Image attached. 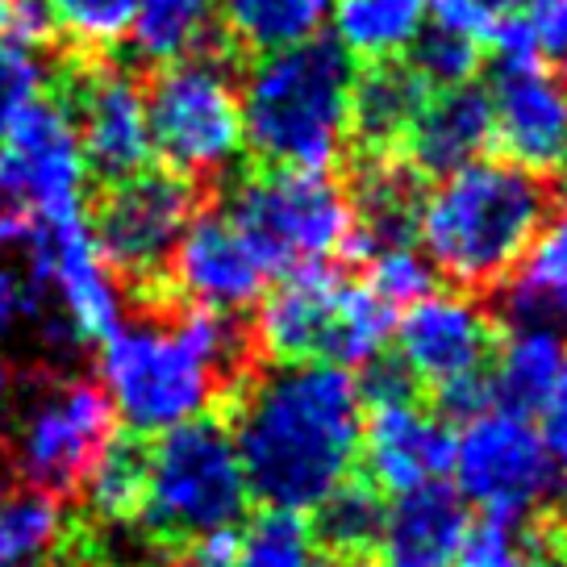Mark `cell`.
<instances>
[{
    "label": "cell",
    "instance_id": "cell-1",
    "mask_svg": "<svg viewBox=\"0 0 567 567\" xmlns=\"http://www.w3.org/2000/svg\"><path fill=\"white\" fill-rule=\"evenodd\" d=\"M122 309L130 318L101 342V384L134 434L159 439L243 392L255 338L234 313L184 305L167 288L122 297Z\"/></svg>",
    "mask_w": 567,
    "mask_h": 567
},
{
    "label": "cell",
    "instance_id": "cell-2",
    "mask_svg": "<svg viewBox=\"0 0 567 567\" xmlns=\"http://www.w3.org/2000/svg\"><path fill=\"white\" fill-rule=\"evenodd\" d=\"M234 446L250 496L267 509L309 514L354 472L363 392L334 363H276L230 401Z\"/></svg>",
    "mask_w": 567,
    "mask_h": 567
},
{
    "label": "cell",
    "instance_id": "cell-3",
    "mask_svg": "<svg viewBox=\"0 0 567 567\" xmlns=\"http://www.w3.org/2000/svg\"><path fill=\"white\" fill-rule=\"evenodd\" d=\"M550 213L543 176L509 159H472L439 176L417 205V238L439 276L463 288L501 284Z\"/></svg>",
    "mask_w": 567,
    "mask_h": 567
},
{
    "label": "cell",
    "instance_id": "cell-4",
    "mask_svg": "<svg viewBox=\"0 0 567 567\" xmlns=\"http://www.w3.org/2000/svg\"><path fill=\"white\" fill-rule=\"evenodd\" d=\"M117 434V409L96 375L63 363L9 372L0 392V463L21 488L80 501L96 460Z\"/></svg>",
    "mask_w": 567,
    "mask_h": 567
},
{
    "label": "cell",
    "instance_id": "cell-5",
    "mask_svg": "<svg viewBox=\"0 0 567 567\" xmlns=\"http://www.w3.org/2000/svg\"><path fill=\"white\" fill-rule=\"evenodd\" d=\"M354 59L338 42L264 54L238 84L243 142L288 172H330L351 138Z\"/></svg>",
    "mask_w": 567,
    "mask_h": 567
},
{
    "label": "cell",
    "instance_id": "cell-6",
    "mask_svg": "<svg viewBox=\"0 0 567 567\" xmlns=\"http://www.w3.org/2000/svg\"><path fill=\"white\" fill-rule=\"evenodd\" d=\"M247 472L221 417L205 413L151 443L138 526L159 564L172 567L200 538L234 530L247 517Z\"/></svg>",
    "mask_w": 567,
    "mask_h": 567
},
{
    "label": "cell",
    "instance_id": "cell-7",
    "mask_svg": "<svg viewBox=\"0 0 567 567\" xmlns=\"http://www.w3.org/2000/svg\"><path fill=\"white\" fill-rule=\"evenodd\" d=\"M151 146L167 159V172L188 184H217L238 167L243 142V101L238 75L226 51L209 42L205 51L176 63L151 68L142 80Z\"/></svg>",
    "mask_w": 567,
    "mask_h": 567
},
{
    "label": "cell",
    "instance_id": "cell-8",
    "mask_svg": "<svg viewBox=\"0 0 567 567\" xmlns=\"http://www.w3.org/2000/svg\"><path fill=\"white\" fill-rule=\"evenodd\" d=\"M226 217L259 255L267 276L359 255L354 200L330 172L267 167L264 176L234 184Z\"/></svg>",
    "mask_w": 567,
    "mask_h": 567
},
{
    "label": "cell",
    "instance_id": "cell-9",
    "mask_svg": "<svg viewBox=\"0 0 567 567\" xmlns=\"http://www.w3.org/2000/svg\"><path fill=\"white\" fill-rule=\"evenodd\" d=\"M196 213V184L167 167H146L117 184H96L84 205V226L122 297H138L167 288V264Z\"/></svg>",
    "mask_w": 567,
    "mask_h": 567
},
{
    "label": "cell",
    "instance_id": "cell-10",
    "mask_svg": "<svg viewBox=\"0 0 567 567\" xmlns=\"http://www.w3.org/2000/svg\"><path fill=\"white\" fill-rule=\"evenodd\" d=\"M455 493L480 505L488 517L526 522L559 488V467L538 425L509 409H484L463 422L451 446Z\"/></svg>",
    "mask_w": 567,
    "mask_h": 567
},
{
    "label": "cell",
    "instance_id": "cell-11",
    "mask_svg": "<svg viewBox=\"0 0 567 567\" xmlns=\"http://www.w3.org/2000/svg\"><path fill=\"white\" fill-rule=\"evenodd\" d=\"M359 392H363L359 455L375 493H413L451 472L455 434L446 430L443 417L417 405L401 368H375L372 380L359 384Z\"/></svg>",
    "mask_w": 567,
    "mask_h": 567
},
{
    "label": "cell",
    "instance_id": "cell-12",
    "mask_svg": "<svg viewBox=\"0 0 567 567\" xmlns=\"http://www.w3.org/2000/svg\"><path fill=\"white\" fill-rule=\"evenodd\" d=\"M0 179L25 200L42 221H63L84 213V159L68 109L51 92L21 109L0 151Z\"/></svg>",
    "mask_w": 567,
    "mask_h": 567
},
{
    "label": "cell",
    "instance_id": "cell-13",
    "mask_svg": "<svg viewBox=\"0 0 567 567\" xmlns=\"http://www.w3.org/2000/svg\"><path fill=\"white\" fill-rule=\"evenodd\" d=\"M396 368L430 389L480 375L496 347L488 309L472 292H430L392 321Z\"/></svg>",
    "mask_w": 567,
    "mask_h": 567
},
{
    "label": "cell",
    "instance_id": "cell-14",
    "mask_svg": "<svg viewBox=\"0 0 567 567\" xmlns=\"http://www.w3.org/2000/svg\"><path fill=\"white\" fill-rule=\"evenodd\" d=\"M264 288L267 267L230 217L217 209L196 213L167 264V292L196 309L243 313L264 297Z\"/></svg>",
    "mask_w": 567,
    "mask_h": 567
},
{
    "label": "cell",
    "instance_id": "cell-15",
    "mask_svg": "<svg viewBox=\"0 0 567 567\" xmlns=\"http://www.w3.org/2000/svg\"><path fill=\"white\" fill-rule=\"evenodd\" d=\"M493 142L505 146V159L547 176L567 163V92L543 59L501 63L488 89Z\"/></svg>",
    "mask_w": 567,
    "mask_h": 567
},
{
    "label": "cell",
    "instance_id": "cell-16",
    "mask_svg": "<svg viewBox=\"0 0 567 567\" xmlns=\"http://www.w3.org/2000/svg\"><path fill=\"white\" fill-rule=\"evenodd\" d=\"M342 284L347 280L330 264L284 271L255 301L259 305L250 326L255 351H264L276 363H313V359L326 363Z\"/></svg>",
    "mask_w": 567,
    "mask_h": 567
},
{
    "label": "cell",
    "instance_id": "cell-17",
    "mask_svg": "<svg viewBox=\"0 0 567 567\" xmlns=\"http://www.w3.org/2000/svg\"><path fill=\"white\" fill-rule=\"evenodd\" d=\"M467 526V501L451 484L434 480L413 493L392 496L375 550L384 555V567H451Z\"/></svg>",
    "mask_w": 567,
    "mask_h": 567
},
{
    "label": "cell",
    "instance_id": "cell-18",
    "mask_svg": "<svg viewBox=\"0 0 567 567\" xmlns=\"http://www.w3.org/2000/svg\"><path fill=\"white\" fill-rule=\"evenodd\" d=\"M488 142H493L488 92H480L476 84H463V89L425 96V105L417 109L401 146L409 151L413 172L446 176V172H460L463 163L484 159Z\"/></svg>",
    "mask_w": 567,
    "mask_h": 567
},
{
    "label": "cell",
    "instance_id": "cell-19",
    "mask_svg": "<svg viewBox=\"0 0 567 567\" xmlns=\"http://www.w3.org/2000/svg\"><path fill=\"white\" fill-rule=\"evenodd\" d=\"M501 309L514 326H522V321H543V326L567 321V205L543 217L526 255L505 276Z\"/></svg>",
    "mask_w": 567,
    "mask_h": 567
},
{
    "label": "cell",
    "instance_id": "cell-20",
    "mask_svg": "<svg viewBox=\"0 0 567 567\" xmlns=\"http://www.w3.org/2000/svg\"><path fill=\"white\" fill-rule=\"evenodd\" d=\"M564 338L555 326H543V321H522L514 326L496 351V368L488 375L493 384V405L509 409V413H522L530 417L543 409L550 384L559 375V363H564Z\"/></svg>",
    "mask_w": 567,
    "mask_h": 567
},
{
    "label": "cell",
    "instance_id": "cell-21",
    "mask_svg": "<svg viewBox=\"0 0 567 567\" xmlns=\"http://www.w3.org/2000/svg\"><path fill=\"white\" fill-rule=\"evenodd\" d=\"M217 21L230 47L264 59L318 42L330 25V0H217Z\"/></svg>",
    "mask_w": 567,
    "mask_h": 567
},
{
    "label": "cell",
    "instance_id": "cell-22",
    "mask_svg": "<svg viewBox=\"0 0 567 567\" xmlns=\"http://www.w3.org/2000/svg\"><path fill=\"white\" fill-rule=\"evenodd\" d=\"M334 42L363 63H396L425 30V0H330Z\"/></svg>",
    "mask_w": 567,
    "mask_h": 567
},
{
    "label": "cell",
    "instance_id": "cell-23",
    "mask_svg": "<svg viewBox=\"0 0 567 567\" xmlns=\"http://www.w3.org/2000/svg\"><path fill=\"white\" fill-rule=\"evenodd\" d=\"M425 105V84L401 63H380L363 80H354L351 134L375 159L405 142L409 125Z\"/></svg>",
    "mask_w": 567,
    "mask_h": 567
},
{
    "label": "cell",
    "instance_id": "cell-24",
    "mask_svg": "<svg viewBox=\"0 0 567 567\" xmlns=\"http://www.w3.org/2000/svg\"><path fill=\"white\" fill-rule=\"evenodd\" d=\"M146 455H151V439H142L134 430L109 439L105 455L96 460L89 484L80 493L84 517L96 522L101 530L138 522L142 496H146Z\"/></svg>",
    "mask_w": 567,
    "mask_h": 567
},
{
    "label": "cell",
    "instance_id": "cell-25",
    "mask_svg": "<svg viewBox=\"0 0 567 567\" xmlns=\"http://www.w3.org/2000/svg\"><path fill=\"white\" fill-rule=\"evenodd\" d=\"M217 25V0H138L130 54L142 68H163L184 54L205 51Z\"/></svg>",
    "mask_w": 567,
    "mask_h": 567
},
{
    "label": "cell",
    "instance_id": "cell-26",
    "mask_svg": "<svg viewBox=\"0 0 567 567\" xmlns=\"http://www.w3.org/2000/svg\"><path fill=\"white\" fill-rule=\"evenodd\" d=\"M68 526L63 501L38 488H0V567L42 564Z\"/></svg>",
    "mask_w": 567,
    "mask_h": 567
},
{
    "label": "cell",
    "instance_id": "cell-27",
    "mask_svg": "<svg viewBox=\"0 0 567 567\" xmlns=\"http://www.w3.org/2000/svg\"><path fill=\"white\" fill-rule=\"evenodd\" d=\"M380 526H384V505L372 484H342L334 496H326L318 505V526L313 538L338 559L351 564H368V550L380 543Z\"/></svg>",
    "mask_w": 567,
    "mask_h": 567
},
{
    "label": "cell",
    "instance_id": "cell-28",
    "mask_svg": "<svg viewBox=\"0 0 567 567\" xmlns=\"http://www.w3.org/2000/svg\"><path fill=\"white\" fill-rule=\"evenodd\" d=\"M389 342H392L389 305L375 301L363 284H342L334 330H330V347H326V363L347 368V372H354V368H375Z\"/></svg>",
    "mask_w": 567,
    "mask_h": 567
},
{
    "label": "cell",
    "instance_id": "cell-29",
    "mask_svg": "<svg viewBox=\"0 0 567 567\" xmlns=\"http://www.w3.org/2000/svg\"><path fill=\"white\" fill-rule=\"evenodd\" d=\"M234 567H318L313 526L292 509H264L238 530Z\"/></svg>",
    "mask_w": 567,
    "mask_h": 567
},
{
    "label": "cell",
    "instance_id": "cell-30",
    "mask_svg": "<svg viewBox=\"0 0 567 567\" xmlns=\"http://www.w3.org/2000/svg\"><path fill=\"white\" fill-rule=\"evenodd\" d=\"M59 47L84 54H113L134 25L138 0H42Z\"/></svg>",
    "mask_w": 567,
    "mask_h": 567
},
{
    "label": "cell",
    "instance_id": "cell-31",
    "mask_svg": "<svg viewBox=\"0 0 567 567\" xmlns=\"http://www.w3.org/2000/svg\"><path fill=\"white\" fill-rule=\"evenodd\" d=\"M363 259H368L363 288L389 309H409V305H417L422 297L434 292L439 271L425 259V250L413 247V243H384V247L368 250Z\"/></svg>",
    "mask_w": 567,
    "mask_h": 567
},
{
    "label": "cell",
    "instance_id": "cell-32",
    "mask_svg": "<svg viewBox=\"0 0 567 567\" xmlns=\"http://www.w3.org/2000/svg\"><path fill=\"white\" fill-rule=\"evenodd\" d=\"M409 71L422 80L425 89H463L472 84L480 71V42L463 34H451V30H439V25H425L417 42H413V63Z\"/></svg>",
    "mask_w": 567,
    "mask_h": 567
},
{
    "label": "cell",
    "instance_id": "cell-33",
    "mask_svg": "<svg viewBox=\"0 0 567 567\" xmlns=\"http://www.w3.org/2000/svg\"><path fill=\"white\" fill-rule=\"evenodd\" d=\"M538 555H543L538 538L526 530V522L484 517V522L467 526L451 567H534Z\"/></svg>",
    "mask_w": 567,
    "mask_h": 567
},
{
    "label": "cell",
    "instance_id": "cell-34",
    "mask_svg": "<svg viewBox=\"0 0 567 567\" xmlns=\"http://www.w3.org/2000/svg\"><path fill=\"white\" fill-rule=\"evenodd\" d=\"M47 54L51 51L0 42V142L21 117V109L34 105L42 84H47Z\"/></svg>",
    "mask_w": 567,
    "mask_h": 567
},
{
    "label": "cell",
    "instance_id": "cell-35",
    "mask_svg": "<svg viewBox=\"0 0 567 567\" xmlns=\"http://www.w3.org/2000/svg\"><path fill=\"white\" fill-rule=\"evenodd\" d=\"M47 301L42 280H34L30 271H18L13 264L0 259V338H13L30 321H38V309Z\"/></svg>",
    "mask_w": 567,
    "mask_h": 567
},
{
    "label": "cell",
    "instance_id": "cell-36",
    "mask_svg": "<svg viewBox=\"0 0 567 567\" xmlns=\"http://www.w3.org/2000/svg\"><path fill=\"white\" fill-rule=\"evenodd\" d=\"M517 18L530 30L538 54L567 59V0H517Z\"/></svg>",
    "mask_w": 567,
    "mask_h": 567
},
{
    "label": "cell",
    "instance_id": "cell-37",
    "mask_svg": "<svg viewBox=\"0 0 567 567\" xmlns=\"http://www.w3.org/2000/svg\"><path fill=\"white\" fill-rule=\"evenodd\" d=\"M538 434H543L547 451L555 455V463H567V347H564L559 375H555L547 401L538 409Z\"/></svg>",
    "mask_w": 567,
    "mask_h": 567
},
{
    "label": "cell",
    "instance_id": "cell-38",
    "mask_svg": "<svg viewBox=\"0 0 567 567\" xmlns=\"http://www.w3.org/2000/svg\"><path fill=\"white\" fill-rule=\"evenodd\" d=\"M434 401L446 417H460V422H472L484 409H493V384H488V372L467 375V380H455V384H443L434 389Z\"/></svg>",
    "mask_w": 567,
    "mask_h": 567
},
{
    "label": "cell",
    "instance_id": "cell-39",
    "mask_svg": "<svg viewBox=\"0 0 567 567\" xmlns=\"http://www.w3.org/2000/svg\"><path fill=\"white\" fill-rule=\"evenodd\" d=\"M534 567H567V550H559V555H538Z\"/></svg>",
    "mask_w": 567,
    "mask_h": 567
},
{
    "label": "cell",
    "instance_id": "cell-40",
    "mask_svg": "<svg viewBox=\"0 0 567 567\" xmlns=\"http://www.w3.org/2000/svg\"><path fill=\"white\" fill-rule=\"evenodd\" d=\"M4 384H9V368L0 363V392H4Z\"/></svg>",
    "mask_w": 567,
    "mask_h": 567
},
{
    "label": "cell",
    "instance_id": "cell-41",
    "mask_svg": "<svg viewBox=\"0 0 567 567\" xmlns=\"http://www.w3.org/2000/svg\"><path fill=\"white\" fill-rule=\"evenodd\" d=\"M559 493H564V505H567V472H564V480H559Z\"/></svg>",
    "mask_w": 567,
    "mask_h": 567
},
{
    "label": "cell",
    "instance_id": "cell-42",
    "mask_svg": "<svg viewBox=\"0 0 567 567\" xmlns=\"http://www.w3.org/2000/svg\"><path fill=\"white\" fill-rule=\"evenodd\" d=\"M559 84H564V92H567V59H564V80H559Z\"/></svg>",
    "mask_w": 567,
    "mask_h": 567
},
{
    "label": "cell",
    "instance_id": "cell-43",
    "mask_svg": "<svg viewBox=\"0 0 567 567\" xmlns=\"http://www.w3.org/2000/svg\"><path fill=\"white\" fill-rule=\"evenodd\" d=\"M172 567H196V564H188V559H179V564H172Z\"/></svg>",
    "mask_w": 567,
    "mask_h": 567
},
{
    "label": "cell",
    "instance_id": "cell-44",
    "mask_svg": "<svg viewBox=\"0 0 567 567\" xmlns=\"http://www.w3.org/2000/svg\"><path fill=\"white\" fill-rule=\"evenodd\" d=\"M354 567H384V564H354Z\"/></svg>",
    "mask_w": 567,
    "mask_h": 567
},
{
    "label": "cell",
    "instance_id": "cell-45",
    "mask_svg": "<svg viewBox=\"0 0 567 567\" xmlns=\"http://www.w3.org/2000/svg\"><path fill=\"white\" fill-rule=\"evenodd\" d=\"M564 167H567V163H564Z\"/></svg>",
    "mask_w": 567,
    "mask_h": 567
}]
</instances>
